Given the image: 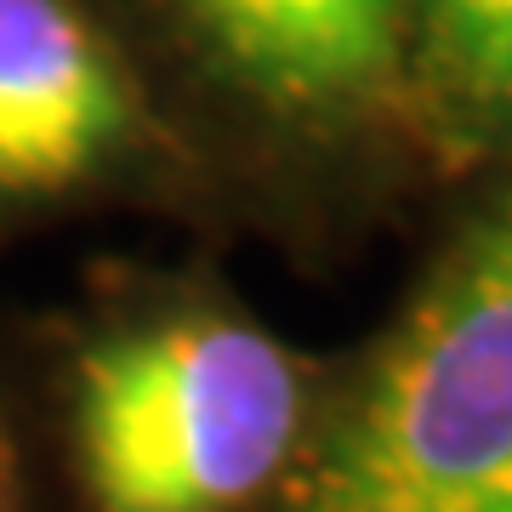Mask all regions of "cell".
I'll return each instance as SVG.
<instances>
[{
  "label": "cell",
  "instance_id": "1",
  "mask_svg": "<svg viewBox=\"0 0 512 512\" xmlns=\"http://www.w3.org/2000/svg\"><path fill=\"white\" fill-rule=\"evenodd\" d=\"M302 512H512V200L387 330Z\"/></svg>",
  "mask_w": 512,
  "mask_h": 512
},
{
  "label": "cell",
  "instance_id": "2",
  "mask_svg": "<svg viewBox=\"0 0 512 512\" xmlns=\"http://www.w3.org/2000/svg\"><path fill=\"white\" fill-rule=\"evenodd\" d=\"M302 421L291 353L234 319L103 336L74 365V456L92 512H234Z\"/></svg>",
  "mask_w": 512,
  "mask_h": 512
},
{
  "label": "cell",
  "instance_id": "3",
  "mask_svg": "<svg viewBox=\"0 0 512 512\" xmlns=\"http://www.w3.org/2000/svg\"><path fill=\"white\" fill-rule=\"evenodd\" d=\"M126 114V80L74 0H0V205L86 183Z\"/></svg>",
  "mask_w": 512,
  "mask_h": 512
},
{
  "label": "cell",
  "instance_id": "4",
  "mask_svg": "<svg viewBox=\"0 0 512 512\" xmlns=\"http://www.w3.org/2000/svg\"><path fill=\"white\" fill-rule=\"evenodd\" d=\"M404 0H188L239 80L279 103H336L376 86Z\"/></svg>",
  "mask_w": 512,
  "mask_h": 512
},
{
  "label": "cell",
  "instance_id": "5",
  "mask_svg": "<svg viewBox=\"0 0 512 512\" xmlns=\"http://www.w3.org/2000/svg\"><path fill=\"white\" fill-rule=\"evenodd\" d=\"M421 23L461 92L512 103V0H421Z\"/></svg>",
  "mask_w": 512,
  "mask_h": 512
}]
</instances>
